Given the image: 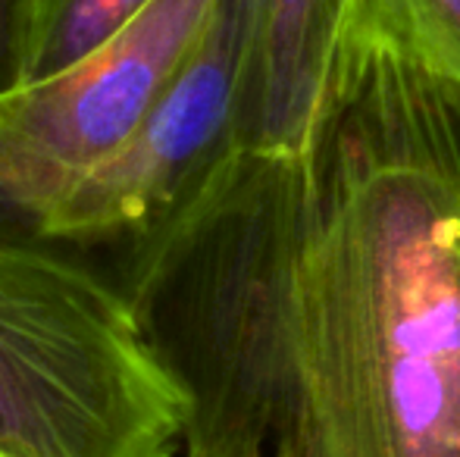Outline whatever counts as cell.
<instances>
[{"instance_id":"cell-8","label":"cell","mask_w":460,"mask_h":457,"mask_svg":"<svg viewBox=\"0 0 460 457\" xmlns=\"http://www.w3.org/2000/svg\"><path fill=\"white\" fill-rule=\"evenodd\" d=\"M35 0H0V92L22 85Z\"/></svg>"},{"instance_id":"cell-9","label":"cell","mask_w":460,"mask_h":457,"mask_svg":"<svg viewBox=\"0 0 460 457\" xmlns=\"http://www.w3.org/2000/svg\"><path fill=\"white\" fill-rule=\"evenodd\" d=\"M179 457H182V454H179Z\"/></svg>"},{"instance_id":"cell-6","label":"cell","mask_w":460,"mask_h":457,"mask_svg":"<svg viewBox=\"0 0 460 457\" xmlns=\"http://www.w3.org/2000/svg\"><path fill=\"white\" fill-rule=\"evenodd\" d=\"M392 60L460 104V0H351L339 66Z\"/></svg>"},{"instance_id":"cell-3","label":"cell","mask_w":460,"mask_h":457,"mask_svg":"<svg viewBox=\"0 0 460 457\" xmlns=\"http://www.w3.org/2000/svg\"><path fill=\"white\" fill-rule=\"evenodd\" d=\"M217 0H154L85 60L0 92V235L38 220L145 119L207 29Z\"/></svg>"},{"instance_id":"cell-4","label":"cell","mask_w":460,"mask_h":457,"mask_svg":"<svg viewBox=\"0 0 460 457\" xmlns=\"http://www.w3.org/2000/svg\"><path fill=\"white\" fill-rule=\"evenodd\" d=\"M248 0H217L160 98L126 141L38 220V242H128L179 204L242 147Z\"/></svg>"},{"instance_id":"cell-2","label":"cell","mask_w":460,"mask_h":457,"mask_svg":"<svg viewBox=\"0 0 460 457\" xmlns=\"http://www.w3.org/2000/svg\"><path fill=\"white\" fill-rule=\"evenodd\" d=\"M185 414L119 282L0 235V457H179Z\"/></svg>"},{"instance_id":"cell-7","label":"cell","mask_w":460,"mask_h":457,"mask_svg":"<svg viewBox=\"0 0 460 457\" xmlns=\"http://www.w3.org/2000/svg\"><path fill=\"white\" fill-rule=\"evenodd\" d=\"M154 0H35L25 82L85 60Z\"/></svg>"},{"instance_id":"cell-1","label":"cell","mask_w":460,"mask_h":457,"mask_svg":"<svg viewBox=\"0 0 460 457\" xmlns=\"http://www.w3.org/2000/svg\"><path fill=\"white\" fill-rule=\"evenodd\" d=\"M116 282L182 457H460V104L341 66L307 151H232Z\"/></svg>"},{"instance_id":"cell-5","label":"cell","mask_w":460,"mask_h":457,"mask_svg":"<svg viewBox=\"0 0 460 457\" xmlns=\"http://www.w3.org/2000/svg\"><path fill=\"white\" fill-rule=\"evenodd\" d=\"M351 0H248L242 119L244 151H307L332 94Z\"/></svg>"}]
</instances>
